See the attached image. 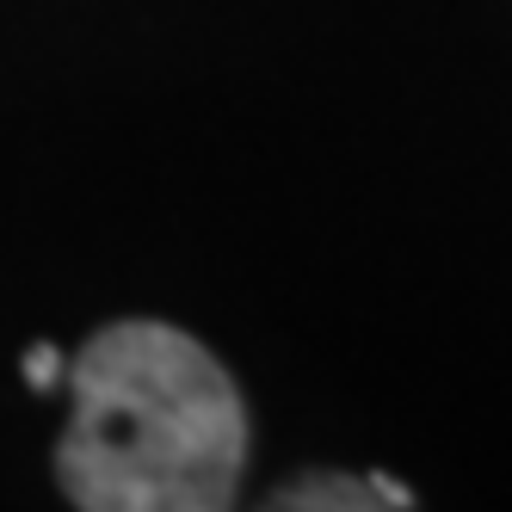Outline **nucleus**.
<instances>
[{
  "mask_svg": "<svg viewBox=\"0 0 512 512\" xmlns=\"http://www.w3.org/2000/svg\"><path fill=\"white\" fill-rule=\"evenodd\" d=\"M56 482L81 512H223L241 482V395L192 334L99 327L68 364Z\"/></svg>",
  "mask_w": 512,
  "mask_h": 512,
  "instance_id": "obj_1",
  "label": "nucleus"
},
{
  "mask_svg": "<svg viewBox=\"0 0 512 512\" xmlns=\"http://www.w3.org/2000/svg\"><path fill=\"white\" fill-rule=\"evenodd\" d=\"M284 512H408L414 494L389 475H303L278 494Z\"/></svg>",
  "mask_w": 512,
  "mask_h": 512,
  "instance_id": "obj_2",
  "label": "nucleus"
},
{
  "mask_svg": "<svg viewBox=\"0 0 512 512\" xmlns=\"http://www.w3.org/2000/svg\"><path fill=\"white\" fill-rule=\"evenodd\" d=\"M62 371H68V364H62V352H56V346H44V340H38V346L25 352V383H31V389H56V383H62Z\"/></svg>",
  "mask_w": 512,
  "mask_h": 512,
  "instance_id": "obj_3",
  "label": "nucleus"
}]
</instances>
